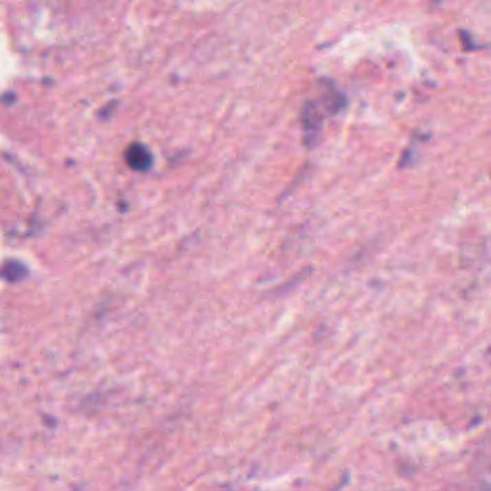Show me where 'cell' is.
Listing matches in <instances>:
<instances>
[{
	"label": "cell",
	"instance_id": "7a4b0ae2",
	"mask_svg": "<svg viewBox=\"0 0 491 491\" xmlns=\"http://www.w3.org/2000/svg\"><path fill=\"white\" fill-rule=\"evenodd\" d=\"M304 121H306V129L309 137L317 135L321 130V121H323V113L317 110L315 104H307L306 113H304Z\"/></svg>",
	"mask_w": 491,
	"mask_h": 491
},
{
	"label": "cell",
	"instance_id": "6da1fadb",
	"mask_svg": "<svg viewBox=\"0 0 491 491\" xmlns=\"http://www.w3.org/2000/svg\"><path fill=\"white\" fill-rule=\"evenodd\" d=\"M127 163L137 171H146L152 165V156H150L148 148L142 144H133L127 150Z\"/></svg>",
	"mask_w": 491,
	"mask_h": 491
}]
</instances>
